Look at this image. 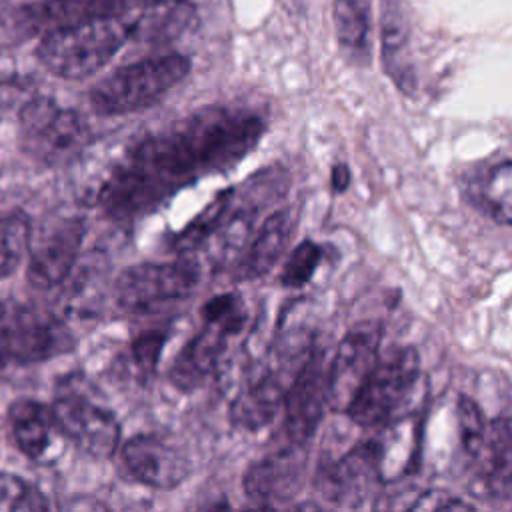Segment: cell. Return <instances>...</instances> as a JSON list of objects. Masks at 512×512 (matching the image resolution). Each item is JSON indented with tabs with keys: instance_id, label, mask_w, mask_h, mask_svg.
Masks as SVG:
<instances>
[{
	"instance_id": "7",
	"label": "cell",
	"mask_w": 512,
	"mask_h": 512,
	"mask_svg": "<svg viewBox=\"0 0 512 512\" xmlns=\"http://www.w3.org/2000/svg\"><path fill=\"white\" fill-rule=\"evenodd\" d=\"M200 274L190 254H178L168 262H140L120 272L114 282V300L126 314H150L190 298Z\"/></svg>"
},
{
	"instance_id": "1",
	"label": "cell",
	"mask_w": 512,
	"mask_h": 512,
	"mask_svg": "<svg viewBox=\"0 0 512 512\" xmlns=\"http://www.w3.org/2000/svg\"><path fill=\"white\" fill-rule=\"evenodd\" d=\"M260 114L234 106H206L152 132L126 150L98 192L102 212L134 222L198 178L228 172L262 140Z\"/></svg>"
},
{
	"instance_id": "25",
	"label": "cell",
	"mask_w": 512,
	"mask_h": 512,
	"mask_svg": "<svg viewBox=\"0 0 512 512\" xmlns=\"http://www.w3.org/2000/svg\"><path fill=\"white\" fill-rule=\"evenodd\" d=\"M234 194V188L220 190L180 232H176L170 240L174 252L192 254L206 240H210V236L222 228L226 216L230 214L234 206Z\"/></svg>"
},
{
	"instance_id": "12",
	"label": "cell",
	"mask_w": 512,
	"mask_h": 512,
	"mask_svg": "<svg viewBox=\"0 0 512 512\" xmlns=\"http://www.w3.org/2000/svg\"><path fill=\"white\" fill-rule=\"evenodd\" d=\"M86 224L82 218L66 216L44 224L30 238L28 282L38 290L60 286L72 272L84 242Z\"/></svg>"
},
{
	"instance_id": "29",
	"label": "cell",
	"mask_w": 512,
	"mask_h": 512,
	"mask_svg": "<svg viewBox=\"0 0 512 512\" xmlns=\"http://www.w3.org/2000/svg\"><path fill=\"white\" fill-rule=\"evenodd\" d=\"M50 504L46 496L32 484L14 478L0 476V508L4 510H46Z\"/></svg>"
},
{
	"instance_id": "11",
	"label": "cell",
	"mask_w": 512,
	"mask_h": 512,
	"mask_svg": "<svg viewBox=\"0 0 512 512\" xmlns=\"http://www.w3.org/2000/svg\"><path fill=\"white\" fill-rule=\"evenodd\" d=\"M384 476L382 446L364 440L318 470L316 488L322 498L340 508H360L374 498Z\"/></svg>"
},
{
	"instance_id": "31",
	"label": "cell",
	"mask_w": 512,
	"mask_h": 512,
	"mask_svg": "<svg viewBox=\"0 0 512 512\" xmlns=\"http://www.w3.org/2000/svg\"><path fill=\"white\" fill-rule=\"evenodd\" d=\"M410 510H474V504L464 502L458 496H452L444 490H428L422 492L412 504Z\"/></svg>"
},
{
	"instance_id": "3",
	"label": "cell",
	"mask_w": 512,
	"mask_h": 512,
	"mask_svg": "<svg viewBox=\"0 0 512 512\" xmlns=\"http://www.w3.org/2000/svg\"><path fill=\"white\" fill-rule=\"evenodd\" d=\"M184 54H162L116 68L90 90V104L102 116L134 114L156 104L190 72Z\"/></svg>"
},
{
	"instance_id": "22",
	"label": "cell",
	"mask_w": 512,
	"mask_h": 512,
	"mask_svg": "<svg viewBox=\"0 0 512 512\" xmlns=\"http://www.w3.org/2000/svg\"><path fill=\"white\" fill-rule=\"evenodd\" d=\"M126 6V0H42L24 10V24L44 34L62 26L120 16Z\"/></svg>"
},
{
	"instance_id": "32",
	"label": "cell",
	"mask_w": 512,
	"mask_h": 512,
	"mask_svg": "<svg viewBox=\"0 0 512 512\" xmlns=\"http://www.w3.org/2000/svg\"><path fill=\"white\" fill-rule=\"evenodd\" d=\"M330 184L334 192H344L350 186V170L344 162H338L336 166H332V176H330Z\"/></svg>"
},
{
	"instance_id": "10",
	"label": "cell",
	"mask_w": 512,
	"mask_h": 512,
	"mask_svg": "<svg viewBox=\"0 0 512 512\" xmlns=\"http://www.w3.org/2000/svg\"><path fill=\"white\" fill-rule=\"evenodd\" d=\"M52 414L66 440L94 460L110 458L120 444L116 414L94 400L76 384L60 388L52 402Z\"/></svg>"
},
{
	"instance_id": "33",
	"label": "cell",
	"mask_w": 512,
	"mask_h": 512,
	"mask_svg": "<svg viewBox=\"0 0 512 512\" xmlns=\"http://www.w3.org/2000/svg\"><path fill=\"white\" fill-rule=\"evenodd\" d=\"M130 2H136V4L144 6V4H150V2H160V0H126V4H130Z\"/></svg>"
},
{
	"instance_id": "5",
	"label": "cell",
	"mask_w": 512,
	"mask_h": 512,
	"mask_svg": "<svg viewBox=\"0 0 512 512\" xmlns=\"http://www.w3.org/2000/svg\"><path fill=\"white\" fill-rule=\"evenodd\" d=\"M420 368V354L412 346L396 348L384 358L378 356L344 414L360 428L394 422L410 404Z\"/></svg>"
},
{
	"instance_id": "15",
	"label": "cell",
	"mask_w": 512,
	"mask_h": 512,
	"mask_svg": "<svg viewBox=\"0 0 512 512\" xmlns=\"http://www.w3.org/2000/svg\"><path fill=\"white\" fill-rule=\"evenodd\" d=\"M128 474L156 490H172L190 474L188 456L170 440L158 434H134L120 450Z\"/></svg>"
},
{
	"instance_id": "17",
	"label": "cell",
	"mask_w": 512,
	"mask_h": 512,
	"mask_svg": "<svg viewBox=\"0 0 512 512\" xmlns=\"http://www.w3.org/2000/svg\"><path fill=\"white\" fill-rule=\"evenodd\" d=\"M462 196L494 222L512 220V162L508 156L480 160L462 174Z\"/></svg>"
},
{
	"instance_id": "18",
	"label": "cell",
	"mask_w": 512,
	"mask_h": 512,
	"mask_svg": "<svg viewBox=\"0 0 512 512\" xmlns=\"http://www.w3.org/2000/svg\"><path fill=\"white\" fill-rule=\"evenodd\" d=\"M380 42L386 74L398 90L412 94L416 88V74L410 60L408 0H380Z\"/></svg>"
},
{
	"instance_id": "19",
	"label": "cell",
	"mask_w": 512,
	"mask_h": 512,
	"mask_svg": "<svg viewBox=\"0 0 512 512\" xmlns=\"http://www.w3.org/2000/svg\"><path fill=\"white\" fill-rule=\"evenodd\" d=\"M8 426L18 450L30 460H46L62 436L52 408L32 398H18L8 408Z\"/></svg>"
},
{
	"instance_id": "16",
	"label": "cell",
	"mask_w": 512,
	"mask_h": 512,
	"mask_svg": "<svg viewBox=\"0 0 512 512\" xmlns=\"http://www.w3.org/2000/svg\"><path fill=\"white\" fill-rule=\"evenodd\" d=\"M306 472V444H288L252 462L244 472V492L258 506H276L294 498Z\"/></svg>"
},
{
	"instance_id": "24",
	"label": "cell",
	"mask_w": 512,
	"mask_h": 512,
	"mask_svg": "<svg viewBox=\"0 0 512 512\" xmlns=\"http://www.w3.org/2000/svg\"><path fill=\"white\" fill-rule=\"evenodd\" d=\"M334 32L342 52L356 64L370 58V2L334 0Z\"/></svg>"
},
{
	"instance_id": "28",
	"label": "cell",
	"mask_w": 512,
	"mask_h": 512,
	"mask_svg": "<svg viewBox=\"0 0 512 512\" xmlns=\"http://www.w3.org/2000/svg\"><path fill=\"white\" fill-rule=\"evenodd\" d=\"M320 262H322V248L314 240H302L288 254L280 272V284L284 288L306 286L312 280Z\"/></svg>"
},
{
	"instance_id": "30",
	"label": "cell",
	"mask_w": 512,
	"mask_h": 512,
	"mask_svg": "<svg viewBox=\"0 0 512 512\" xmlns=\"http://www.w3.org/2000/svg\"><path fill=\"white\" fill-rule=\"evenodd\" d=\"M164 342H166V332H162V330L142 332L132 342V362L142 380H148L150 376H154Z\"/></svg>"
},
{
	"instance_id": "20",
	"label": "cell",
	"mask_w": 512,
	"mask_h": 512,
	"mask_svg": "<svg viewBox=\"0 0 512 512\" xmlns=\"http://www.w3.org/2000/svg\"><path fill=\"white\" fill-rule=\"evenodd\" d=\"M296 230V214L292 208L272 212L258 228L236 264V280H256L272 270L280 260Z\"/></svg>"
},
{
	"instance_id": "14",
	"label": "cell",
	"mask_w": 512,
	"mask_h": 512,
	"mask_svg": "<svg viewBox=\"0 0 512 512\" xmlns=\"http://www.w3.org/2000/svg\"><path fill=\"white\" fill-rule=\"evenodd\" d=\"M380 340V322H362L342 336L328 362V408L346 412L356 390L378 360Z\"/></svg>"
},
{
	"instance_id": "4",
	"label": "cell",
	"mask_w": 512,
	"mask_h": 512,
	"mask_svg": "<svg viewBox=\"0 0 512 512\" xmlns=\"http://www.w3.org/2000/svg\"><path fill=\"white\" fill-rule=\"evenodd\" d=\"M202 320L204 326L182 346L168 370L172 386L182 392L200 388L216 372L230 338L246 324V310L236 294L226 292L202 306Z\"/></svg>"
},
{
	"instance_id": "8",
	"label": "cell",
	"mask_w": 512,
	"mask_h": 512,
	"mask_svg": "<svg viewBox=\"0 0 512 512\" xmlns=\"http://www.w3.org/2000/svg\"><path fill=\"white\" fill-rule=\"evenodd\" d=\"M306 356L300 350L272 342L230 404L232 424L250 432L268 426L282 408L284 394Z\"/></svg>"
},
{
	"instance_id": "9",
	"label": "cell",
	"mask_w": 512,
	"mask_h": 512,
	"mask_svg": "<svg viewBox=\"0 0 512 512\" xmlns=\"http://www.w3.org/2000/svg\"><path fill=\"white\" fill-rule=\"evenodd\" d=\"M88 122L52 98L40 96L20 112V138L28 154L48 166H64L78 158L90 142Z\"/></svg>"
},
{
	"instance_id": "6",
	"label": "cell",
	"mask_w": 512,
	"mask_h": 512,
	"mask_svg": "<svg viewBox=\"0 0 512 512\" xmlns=\"http://www.w3.org/2000/svg\"><path fill=\"white\" fill-rule=\"evenodd\" d=\"M68 324L50 310L26 302L0 304V370L12 364H36L74 348Z\"/></svg>"
},
{
	"instance_id": "23",
	"label": "cell",
	"mask_w": 512,
	"mask_h": 512,
	"mask_svg": "<svg viewBox=\"0 0 512 512\" xmlns=\"http://www.w3.org/2000/svg\"><path fill=\"white\" fill-rule=\"evenodd\" d=\"M512 430L510 418L500 416L486 430V440L478 458L480 466V482L484 490L496 500H510L512 492Z\"/></svg>"
},
{
	"instance_id": "2",
	"label": "cell",
	"mask_w": 512,
	"mask_h": 512,
	"mask_svg": "<svg viewBox=\"0 0 512 512\" xmlns=\"http://www.w3.org/2000/svg\"><path fill=\"white\" fill-rule=\"evenodd\" d=\"M128 42L124 14L96 18L42 34L38 60L64 80H84L102 70Z\"/></svg>"
},
{
	"instance_id": "27",
	"label": "cell",
	"mask_w": 512,
	"mask_h": 512,
	"mask_svg": "<svg viewBox=\"0 0 512 512\" xmlns=\"http://www.w3.org/2000/svg\"><path fill=\"white\" fill-rule=\"evenodd\" d=\"M456 422H458V436H460L462 450L470 458H478V454L482 452L488 428H486L480 406L466 394L458 396Z\"/></svg>"
},
{
	"instance_id": "26",
	"label": "cell",
	"mask_w": 512,
	"mask_h": 512,
	"mask_svg": "<svg viewBox=\"0 0 512 512\" xmlns=\"http://www.w3.org/2000/svg\"><path fill=\"white\" fill-rule=\"evenodd\" d=\"M32 224L24 214L0 218V280L14 274L28 254Z\"/></svg>"
},
{
	"instance_id": "21",
	"label": "cell",
	"mask_w": 512,
	"mask_h": 512,
	"mask_svg": "<svg viewBox=\"0 0 512 512\" xmlns=\"http://www.w3.org/2000/svg\"><path fill=\"white\" fill-rule=\"evenodd\" d=\"M198 20L196 6L190 0H160L140 6L126 18L128 40L144 44H164L176 40Z\"/></svg>"
},
{
	"instance_id": "13",
	"label": "cell",
	"mask_w": 512,
	"mask_h": 512,
	"mask_svg": "<svg viewBox=\"0 0 512 512\" xmlns=\"http://www.w3.org/2000/svg\"><path fill=\"white\" fill-rule=\"evenodd\" d=\"M282 404L288 442L308 444L328 406V358L316 344L290 382Z\"/></svg>"
}]
</instances>
